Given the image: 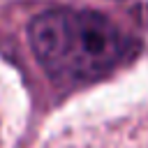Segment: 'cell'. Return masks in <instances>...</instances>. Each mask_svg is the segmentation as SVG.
I'll list each match as a JSON object with an SVG mask.
<instances>
[{
  "label": "cell",
  "mask_w": 148,
  "mask_h": 148,
  "mask_svg": "<svg viewBox=\"0 0 148 148\" xmlns=\"http://www.w3.org/2000/svg\"><path fill=\"white\" fill-rule=\"evenodd\" d=\"M28 49L58 86L92 83L139 53V39L113 18L83 7H49L25 25Z\"/></svg>",
  "instance_id": "cell-1"
}]
</instances>
